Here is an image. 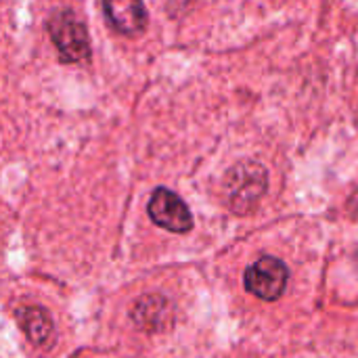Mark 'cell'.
I'll return each instance as SVG.
<instances>
[{"mask_svg":"<svg viewBox=\"0 0 358 358\" xmlns=\"http://www.w3.org/2000/svg\"><path fill=\"white\" fill-rule=\"evenodd\" d=\"M268 187V174L258 162H241L233 166L224 178L227 203L235 214L252 212Z\"/></svg>","mask_w":358,"mask_h":358,"instance_id":"cell-1","label":"cell"},{"mask_svg":"<svg viewBox=\"0 0 358 358\" xmlns=\"http://www.w3.org/2000/svg\"><path fill=\"white\" fill-rule=\"evenodd\" d=\"M109 23L124 36H138L147 27V8L143 0H103Z\"/></svg>","mask_w":358,"mask_h":358,"instance_id":"cell-5","label":"cell"},{"mask_svg":"<svg viewBox=\"0 0 358 358\" xmlns=\"http://www.w3.org/2000/svg\"><path fill=\"white\" fill-rule=\"evenodd\" d=\"M243 281L250 294L264 302H273L283 296L289 281V271L279 258L262 256L252 266H248Z\"/></svg>","mask_w":358,"mask_h":358,"instance_id":"cell-3","label":"cell"},{"mask_svg":"<svg viewBox=\"0 0 358 358\" xmlns=\"http://www.w3.org/2000/svg\"><path fill=\"white\" fill-rule=\"evenodd\" d=\"M46 29L61 55V61L80 63L90 57V38L86 25L76 17L73 10H57L48 19Z\"/></svg>","mask_w":358,"mask_h":358,"instance_id":"cell-2","label":"cell"},{"mask_svg":"<svg viewBox=\"0 0 358 358\" xmlns=\"http://www.w3.org/2000/svg\"><path fill=\"white\" fill-rule=\"evenodd\" d=\"M17 319L25 331V336L29 338V342L34 344H46L52 336V319L50 315L40 308V306H29V308H21L17 313Z\"/></svg>","mask_w":358,"mask_h":358,"instance_id":"cell-7","label":"cell"},{"mask_svg":"<svg viewBox=\"0 0 358 358\" xmlns=\"http://www.w3.org/2000/svg\"><path fill=\"white\" fill-rule=\"evenodd\" d=\"M149 216L151 220L172 233H189L193 229V216L187 203L172 193L170 189H155L151 199H149Z\"/></svg>","mask_w":358,"mask_h":358,"instance_id":"cell-4","label":"cell"},{"mask_svg":"<svg viewBox=\"0 0 358 358\" xmlns=\"http://www.w3.org/2000/svg\"><path fill=\"white\" fill-rule=\"evenodd\" d=\"M132 321L145 331L164 329L170 323V304L162 296H145L132 308Z\"/></svg>","mask_w":358,"mask_h":358,"instance_id":"cell-6","label":"cell"}]
</instances>
